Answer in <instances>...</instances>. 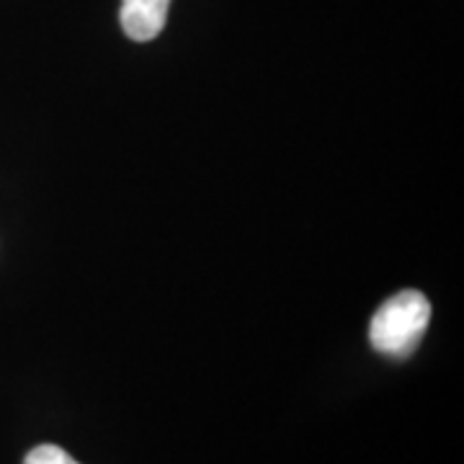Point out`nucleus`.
<instances>
[{
	"instance_id": "obj_1",
	"label": "nucleus",
	"mask_w": 464,
	"mask_h": 464,
	"mask_svg": "<svg viewBox=\"0 0 464 464\" xmlns=\"http://www.w3.org/2000/svg\"><path fill=\"white\" fill-rule=\"evenodd\" d=\"M431 323V302L415 289L390 297L369 323V343L382 356H411Z\"/></svg>"
},
{
	"instance_id": "obj_2",
	"label": "nucleus",
	"mask_w": 464,
	"mask_h": 464,
	"mask_svg": "<svg viewBox=\"0 0 464 464\" xmlns=\"http://www.w3.org/2000/svg\"><path fill=\"white\" fill-rule=\"evenodd\" d=\"M170 0H121L119 24L132 42H152L166 29Z\"/></svg>"
},
{
	"instance_id": "obj_3",
	"label": "nucleus",
	"mask_w": 464,
	"mask_h": 464,
	"mask_svg": "<svg viewBox=\"0 0 464 464\" xmlns=\"http://www.w3.org/2000/svg\"><path fill=\"white\" fill-rule=\"evenodd\" d=\"M24 464H78L67 451H63L60 447L54 444H39L36 449H32L26 454Z\"/></svg>"
}]
</instances>
